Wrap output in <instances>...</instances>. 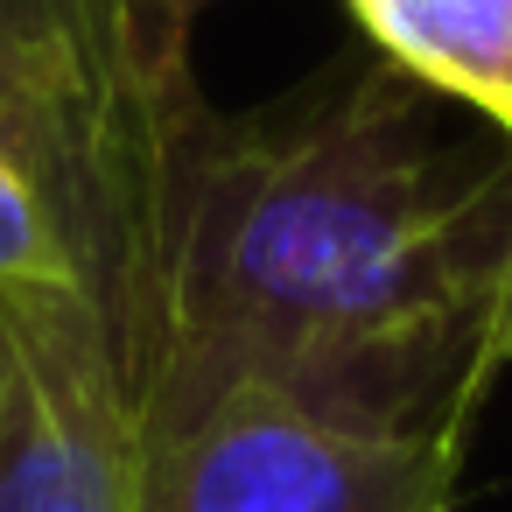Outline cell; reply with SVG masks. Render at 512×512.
<instances>
[{"label":"cell","mask_w":512,"mask_h":512,"mask_svg":"<svg viewBox=\"0 0 512 512\" xmlns=\"http://www.w3.org/2000/svg\"><path fill=\"white\" fill-rule=\"evenodd\" d=\"M505 36H512V0H505ZM505 141H512V134H505Z\"/></svg>","instance_id":"cell-9"},{"label":"cell","mask_w":512,"mask_h":512,"mask_svg":"<svg viewBox=\"0 0 512 512\" xmlns=\"http://www.w3.org/2000/svg\"><path fill=\"white\" fill-rule=\"evenodd\" d=\"M463 442L337 428L267 386H218L141 428L127 512H456Z\"/></svg>","instance_id":"cell-3"},{"label":"cell","mask_w":512,"mask_h":512,"mask_svg":"<svg viewBox=\"0 0 512 512\" xmlns=\"http://www.w3.org/2000/svg\"><path fill=\"white\" fill-rule=\"evenodd\" d=\"M8 379H15V302L0 288V407H8Z\"/></svg>","instance_id":"cell-7"},{"label":"cell","mask_w":512,"mask_h":512,"mask_svg":"<svg viewBox=\"0 0 512 512\" xmlns=\"http://www.w3.org/2000/svg\"><path fill=\"white\" fill-rule=\"evenodd\" d=\"M505 358H512V148H505V246H498V288H491V323H484L477 379L491 386Z\"/></svg>","instance_id":"cell-6"},{"label":"cell","mask_w":512,"mask_h":512,"mask_svg":"<svg viewBox=\"0 0 512 512\" xmlns=\"http://www.w3.org/2000/svg\"><path fill=\"white\" fill-rule=\"evenodd\" d=\"M169 8H176V15H183V22H190V8H204V0H169Z\"/></svg>","instance_id":"cell-8"},{"label":"cell","mask_w":512,"mask_h":512,"mask_svg":"<svg viewBox=\"0 0 512 512\" xmlns=\"http://www.w3.org/2000/svg\"><path fill=\"white\" fill-rule=\"evenodd\" d=\"M197 106L190 64L141 106L92 204V267L78 288H8L15 379L0 407V512H127L169 323L176 155Z\"/></svg>","instance_id":"cell-2"},{"label":"cell","mask_w":512,"mask_h":512,"mask_svg":"<svg viewBox=\"0 0 512 512\" xmlns=\"http://www.w3.org/2000/svg\"><path fill=\"white\" fill-rule=\"evenodd\" d=\"M148 8H169V0H0V57L113 43Z\"/></svg>","instance_id":"cell-5"},{"label":"cell","mask_w":512,"mask_h":512,"mask_svg":"<svg viewBox=\"0 0 512 512\" xmlns=\"http://www.w3.org/2000/svg\"><path fill=\"white\" fill-rule=\"evenodd\" d=\"M379 43V64L414 78L435 99L477 106L512 134V36L505 0H351Z\"/></svg>","instance_id":"cell-4"},{"label":"cell","mask_w":512,"mask_h":512,"mask_svg":"<svg viewBox=\"0 0 512 512\" xmlns=\"http://www.w3.org/2000/svg\"><path fill=\"white\" fill-rule=\"evenodd\" d=\"M505 246V162L442 176L393 64L288 120L190 113L155 414L267 386L337 428L463 442Z\"/></svg>","instance_id":"cell-1"}]
</instances>
